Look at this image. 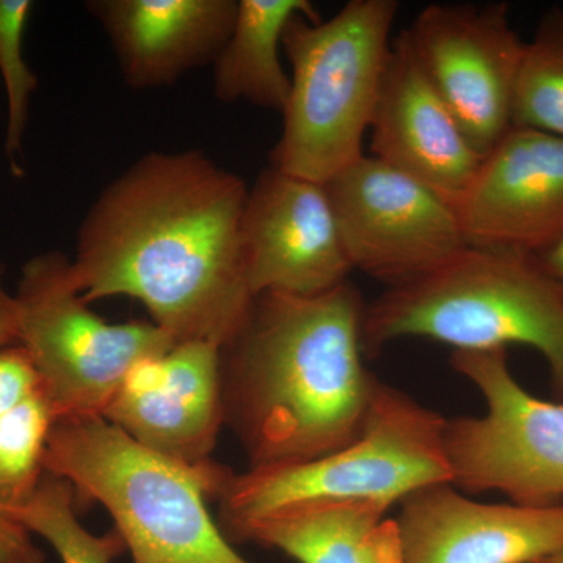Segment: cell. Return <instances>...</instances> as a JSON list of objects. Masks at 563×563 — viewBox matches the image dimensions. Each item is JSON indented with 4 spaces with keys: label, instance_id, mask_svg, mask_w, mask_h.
Here are the masks:
<instances>
[{
    "label": "cell",
    "instance_id": "obj_11",
    "mask_svg": "<svg viewBox=\"0 0 563 563\" xmlns=\"http://www.w3.org/2000/svg\"><path fill=\"white\" fill-rule=\"evenodd\" d=\"M243 246L252 296H314L354 272L324 184L263 169L247 191Z\"/></svg>",
    "mask_w": 563,
    "mask_h": 563
},
{
    "label": "cell",
    "instance_id": "obj_5",
    "mask_svg": "<svg viewBox=\"0 0 563 563\" xmlns=\"http://www.w3.org/2000/svg\"><path fill=\"white\" fill-rule=\"evenodd\" d=\"M398 10L396 0H351L325 21L292 18L282 38L290 95L272 168L325 184L365 157Z\"/></svg>",
    "mask_w": 563,
    "mask_h": 563
},
{
    "label": "cell",
    "instance_id": "obj_8",
    "mask_svg": "<svg viewBox=\"0 0 563 563\" xmlns=\"http://www.w3.org/2000/svg\"><path fill=\"white\" fill-rule=\"evenodd\" d=\"M451 366L485 402L483 415L446 418L451 484L468 496L498 492L518 506H561L563 401L526 390L506 350L454 351Z\"/></svg>",
    "mask_w": 563,
    "mask_h": 563
},
{
    "label": "cell",
    "instance_id": "obj_26",
    "mask_svg": "<svg viewBox=\"0 0 563 563\" xmlns=\"http://www.w3.org/2000/svg\"><path fill=\"white\" fill-rule=\"evenodd\" d=\"M539 258L544 269L563 285V240Z\"/></svg>",
    "mask_w": 563,
    "mask_h": 563
},
{
    "label": "cell",
    "instance_id": "obj_16",
    "mask_svg": "<svg viewBox=\"0 0 563 563\" xmlns=\"http://www.w3.org/2000/svg\"><path fill=\"white\" fill-rule=\"evenodd\" d=\"M85 9L106 32L125 84L155 90L213 66L239 0H90Z\"/></svg>",
    "mask_w": 563,
    "mask_h": 563
},
{
    "label": "cell",
    "instance_id": "obj_18",
    "mask_svg": "<svg viewBox=\"0 0 563 563\" xmlns=\"http://www.w3.org/2000/svg\"><path fill=\"white\" fill-rule=\"evenodd\" d=\"M296 16L321 20L309 0H239L231 36L213 63V90L221 102H250L282 114L290 95L282 38Z\"/></svg>",
    "mask_w": 563,
    "mask_h": 563
},
{
    "label": "cell",
    "instance_id": "obj_12",
    "mask_svg": "<svg viewBox=\"0 0 563 563\" xmlns=\"http://www.w3.org/2000/svg\"><path fill=\"white\" fill-rule=\"evenodd\" d=\"M465 242L540 255L563 240V139L512 128L455 206Z\"/></svg>",
    "mask_w": 563,
    "mask_h": 563
},
{
    "label": "cell",
    "instance_id": "obj_24",
    "mask_svg": "<svg viewBox=\"0 0 563 563\" xmlns=\"http://www.w3.org/2000/svg\"><path fill=\"white\" fill-rule=\"evenodd\" d=\"M0 563H44L32 533L0 504Z\"/></svg>",
    "mask_w": 563,
    "mask_h": 563
},
{
    "label": "cell",
    "instance_id": "obj_25",
    "mask_svg": "<svg viewBox=\"0 0 563 563\" xmlns=\"http://www.w3.org/2000/svg\"><path fill=\"white\" fill-rule=\"evenodd\" d=\"M16 343V306L11 292L3 285V268L0 266V347Z\"/></svg>",
    "mask_w": 563,
    "mask_h": 563
},
{
    "label": "cell",
    "instance_id": "obj_23",
    "mask_svg": "<svg viewBox=\"0 0 563 563\" xmlns=\"http://www.w3.org/2000/svg\"><path fill=\"white\" fill-rule=\"evenodd\" d=\"M41 391L40 376L20 344L0 347V417Z\"/></svg>",
    "mask_w": 563,
    "mask_h": 563
},
{
    "label": "cell",
    "instance_id": "obj_2",
    "mask_svg": "<svg viewBox=\"0 0 563 563\" xmlns=\"http://www.w3.org/2000/svg\"><path fill=\"white\" fill-rule=\"evenodd\" d=\"M361 291L262 292L221 347L224 426L247 468L313 461L365 429L380 380L365 366Z\"/></svg>",
    "mask_w": 563,
    "mask_h": 563
},
{
    "label": "cell",
    "instance_id": "obj_13",
    "mask_svg": "<svg viewBox=\"0 0 563 563\" xmlns=\"http://www.w3.org/2000/svg\"><path fill=\"white\" fill-rule=\"evenodd\" d=\"M103 418L155 453L190 465L213 462L224 426L220 344L177 343L141 362Z\"/></svg>",
    "mask_w": 563,
    "mask_h": 563
},
{
    "label": "cell",
    "instance_id": "obj_7",
    "mask_svg": "<svg viewBox=\"0 0 563 563\" xmlns=\"http://www.w3.org/2000/svg\"><path fill=\"white\" fill-rule=\"evenodd\" d=\"M13 298L16 344L32 358L55 421L103 417L132 369L176 344L152 321L114 324L92 312L63 252L25 262Z\"/></svg>",
    "mask_w": 563,
    "mask_h": 563
},
{
    "label": "cell",
    "instance_id": "obj_9",
    "mask_svg": "<svg viewBox=\"0 0 563 563\" xmlns=\"http://www.w3.org/2000/svg\"><path fill=\"white\" fill-rule=\"evenodd\" d=\"M324 187L352 269L388 288L435 272L468 247L450 202L374 157L352 163Z\"/></svg>",
    "mask_w": 563,
    "mask_h": 563
},
{
    "label": "cell",
    "instance_id": "obj_4",
    "mask_svg": "<svg viewBox=\"0 0 563 563\" xmlns=\"http://www.w3.org/2000/svg\"><path fill=\"white\" fill-rule=\"evenodd\" d=\"M401 339L454 351L532 347L563 396V285L533 255L468 246L435 272L387 288L366 303L365 357Z\"/></svg>",
    "mask_w": 563,
    "mask_h": 563
},
{
    "label": "cell",
    "instance_id": "obj_10",
    "mask_svg": "<svg viewBox=\"0 0 563 563\" xmlns=\"http://www.w3.org/2000/svg\"><path fill=\"white\" fill-rule=\"evenodd\" d=\"M415 57L483 157L514 128L525 41L504 2L435 3L407 29Z\"/></svg>",
    "mask_w": 563,
    "mask_h": 563
},
{
    "label": "cell",
    "instance_id": "obj_20",
    "mask_svg": "<svg viewBox=\"0 0 563 563\" xmlns=\"http://www.w3.org/2000/svg\"><path fill=\"white\" fill-rule=\"evenodd\" d=\"M77 509L73 487L46 472L31 498L10 512L31 533L43 537L62 563H113L121 558L125 547L120 533L88 531Z\"/></svg>",
    "mask_w": 563,
    "mask_h": 563
},
{
    "label": "cell",
    "instance_id": "obj_1",
    "mask_svg": "<svg viewBox=\"0 0 563 563\" xmlns=\"http://www.w3.org/2000/svg\"><path fill=\"white\" fill-rule=\"evenodd\" d=\"M247 191L202 151L143 155L81 221L70 257L81 298L135 299L174 343L224 346L254 299L243 246Z\"/></svg>",
    "mask_w": 563,
    "mask_h": 563
},
{
    "label": "cell",
    "instance_id": "obj_3",
    "mask_svg": "<svg viewBox=\"0 0 563 563\" xmlns=\"http://www.w3.org/2000/svg\"><path fill=\"white\" fill-rule=\"evenodd\" d=\"M44 468L73 487L77 507L101 504L132 563H251L209 512L233 473L155 453L103 417L54 422Z\"/></svg>",
    "mask_w": 563,
    "mask_h": 563
},
{
    "label": "cell",
    "instance_id": "obj_17",
    "mask_svg": "<svg viewBox=\"0 0 563 563\" xmlns=\"http://www.w3.org/2000/svg\"><path fill=\"white\" fill-rule=\"evenodd\" d=\"M390 509L377 501L306 507L252 521L231 543L258 544L298 563H406Z\"/></svg>",
    "mask_w": 563,
    "mask_h": 563
},
{
    "label": "cell",
    "instance_id": "obj_21",
    "mask_svg": "<svg viewBox=\"0 0 563 563\" xmlns=\"http://www.w3.org/2000/svg\"><path fill=\"white\" fill-rule=\"evenodd\" d=\"M54 422L41 391L0 417V504L7 509L27 501L38 487Z\"/></svg>",
    "mask_w": 563,
    "mask_h": 563
},
{
    "label": "cell",
    "instance_id": "obj_15",
    "mask_svg": "<svg viewBox=\"0 0 563 563\" xmlns=\"http://www.w3.org/2000/svg\"><path fill=\"white\" fill-rule=\"evenodd\" d=\"M369 133L372 157L454 209L484 161L426 76L406 31L391 41Z\"/></svg>",
    "mask_w": 563,
    "mask_h": 563
},
{
    "label": "cell",
    "instance_id": "obj_22",
    "mask_svg": "<svg viewBox=\"0 0 563 563\" xmlns=\"http://www.w3.org/2000/svg\"><path fill=\"white\" fill-rule=\"evenodd\" d=\"M31 0H0V74L7 91L5 155L14 177L24 176L22 146L27 131L29 110L38 77L24 58V35L31 16Z\"/></svg>",
    "mask_w": 563,
    "mask_h": 563
},
{
    "label": "cell",
    "instance_id": "obj_19",
    "mask_svg": "<svg viewBox=\"0 0 563 563\" xmlns=\"http://www.w3.org/2000/svg\"><path fill=\"white\" fill-rule=\"evenodd\" d=\"M514 128L533 129L563 139V9L540 18L532 38L525 41L517 85Z\"/></svg>",
    "mask_w": 563,
    "mask_h": 563
},
{
    "label": "cell",
    "instance_id": "obj_6",
    "mask_svg": "<svg viewBox=\"0 0 563 563\" xmlns=\"http://www.w3.org/2000/svg\"><path fill=\"white\" fill-rule=\"evenodd\" d=\"M446 418L380 380L365 429L342 450L313 461L232 473L222 488L225 539L262 518L322 504L377 501L393 507L410 493L451 483Z\"/></svg>",
    "mask_w": 563,
    "mask_h": 563
},
{
    "label": "cell",
    "instance_id": "obj_14",
    "mask_svg": "<svg viewBox=\"0 0 563 563\" xmlns=\"http://www.w3.org/2000/svg\"><path fill=\"white\" fill-rule=\"evenodd\" d=\"M398 506L406 563H537L563 553V504L481 503L440 483Z\"/></svg>",
    "mask_w": 563,
    "mask_h": 563
},
{
    "label": "cell",
    "instance_id": "obj_27",
    "mask_svg": "<svg viewBox=\"0 0 563 563\" xmlns=\"http://www.w3.org/2000/svg\"><path fill=\"white\" fill-rule=\"evenodd\" d=\"M537 563H563V553L553 555V558L543 559V561Z\"/></svg>",
    "mask_w": 563,
    "mask_h": 563
}]
</instances>
